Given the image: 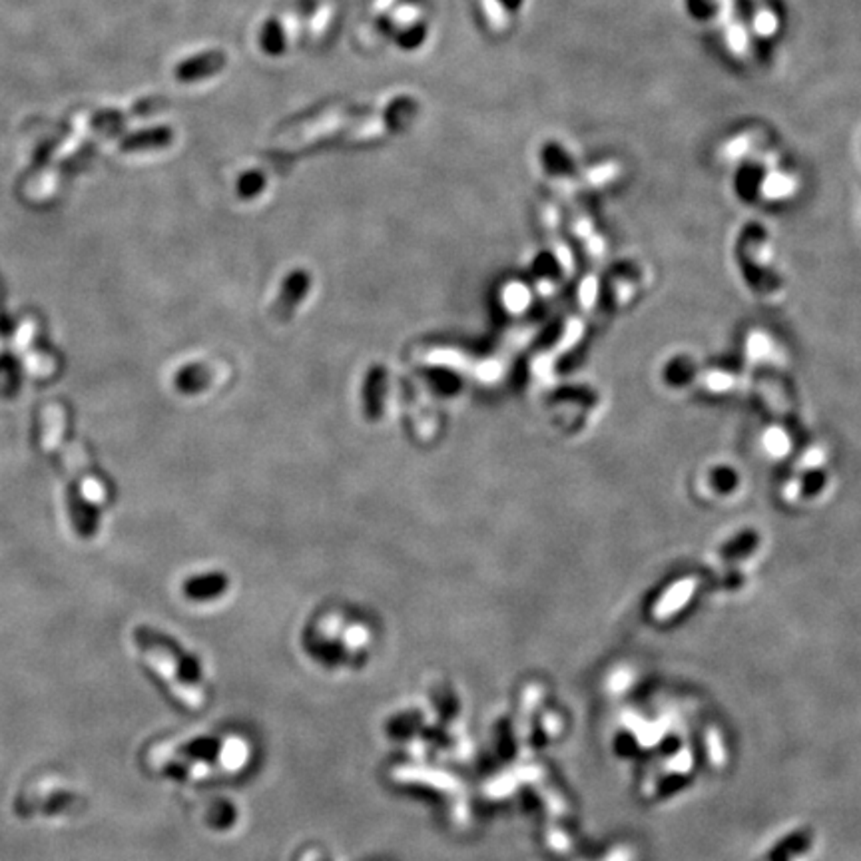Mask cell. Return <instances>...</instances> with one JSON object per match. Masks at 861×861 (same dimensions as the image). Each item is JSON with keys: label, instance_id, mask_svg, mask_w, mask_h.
Returning a JSON list of instances; mask_svg holds the SVG:
<instances>
[{"label": "cell", "instance_id": "obj_10", "mask_svg": "<svg viewBox=\"0 0 861 861\" xmlns=\"http://www.w3.org/2000/svg\"><path fill=\"white\" fill-rule=\"evenodd\" d=\"M497 3L503 6L507 13H517V10H520V6H523L525 0H497Z\"/></svg>", "mask_w": 861, "mask_h": 861}, {"label": "cell", "instance_id": "obj_6", "mask_svg": "<svg viewBox=\"0 0 861 861\" xmlns=\"http://www.w3.org/2000/svg\"><path fill=\"white\" fill-rule=\"evenodd\" d=\"M620 174V166L616 162H603V164H595L588 169L586 174V182L590 188H603L613 184L614 179Z\"/></svg>", "mask_w": 861, "mask_h": 861}, {"label": "cell", "instance_id": "obj_2", "mask_svg": "<svg viewBox=\"0 0 861 861\" xmlns=\"http://www.w3.org/2000/svg\"><path fill=\"white\" fill-rule=\"evenodd\" d=\"M226 63L227 56L222 50H209V53L186 58L184 63L176 68V76L179 82H199V80L222 73Z\"/></svg>", "mask_w": 861, "mask_h": 861}, {"label": "cell", "instance_id": "obj_8", "mask_svg": "<svg viewBox=\"0 0 861 861\" xmlns=\"http://www.w3.org/2000/svg\"><path fill=\"white\" fill-rule=\"evenodd\" d=\"M762 449L766 450L768 455H772V457H779V455H786V450H788V443H786V437L784 433L779 429H769L764 433V440H762Z\"/></svg>", "mask_w": 861, "mask_h": 861}, {"label": "cell", "instance_id": "obj_1", "mask_svg": "<svg viewBox=\"0 0 861 861\" xmlns=\"http://www.w3.org/2000/svg\"><path fill=\"white\" fill-rule=\"evenodd\" d=\"M768 168L769 164L764 162V160H756V158L740 160V164L732 178V188L738 199H742V202L746 204H752L756 202V199L762 198Z\"/></svg>", "mask_w": 861, "mask_h": 861}, {"label": "cell", "instance_id": "obj_5", "mask_svg": "<svg viewBox=\"0 0 861 861\" xmlns=\"http://www.w3.org/2000/svg\"><path fill=\"white\" fill-rule=\"evenodd\" d=\"M259 44L266 54L279 56L285 53V33L277 20H267L259 34Z\"/></svg>", "mask_w": 861, "mask_h": 861}, {"label": "cell", "instance_id": "obj_3", "mask_svg": "<svg viewBox=\"0 0 861 861\" xmlns=\"http://www.w3.org/2000/svg\"><path fill=\"white\" fill-rule=\"evenodd\" d=\"M146 654H148L150 664L156 668V672L166 680V682L169 684V688L174 690V694H178L184 704H188L189 708L202 706V702H204L202 692H199V690H196V688H189V686L179 682L176 670H174L172 663H169V658L166 656V653H162V650H148Z\"/></svg>", "mask_w": 861, "mask_h": 861}, {"label": "cell", "instance_id": "obj_4", "mask_svg": "<svg viewBox=\"0 0 861 861\" xmlns=\"http://www.w3.org/2000/svg\"><path fill=\"white\" fill-rule=\"evenodd\" d=\"M538 160L548 176L558 179H573L578 176L575 158L570 156V152L563 144L555 142V140H548V142L540 146Z\"/></svg>", "mask_w": 861, "mask_h": 861}, {"label": "cell", "instance_id": "obj_7", "mask_svg": "<svg viewBox=\"0 0 861 861\" xmlns=\"http://www.w3.org/2000/svg\"><path fill=\"white\" fill-rule=\"evenodd\" d=\"M264 186H266L264 174L257 172V169H249V172H246L237 179V194L242 198H254L262 192Z\"/></svg>", "mask_w": 861, "mask_h": 861}, {"label": "cell", "instance_id": "obj_9", "mask_svg": "<svg viewBox=\"0 0 861 861\" xmlns=\"http://www.w3.org/2000/svg\"><path fill=\"white\" fill-rule=\"evenodd\" d=\"M423 38H425V28L423 26H413V28H409L405 34L399 36L397 40H399V44L405 46L407 50H411L417 44H421Z\"/></svg>", "mask_w": 861, "mask_h": 861}]
</instances>
